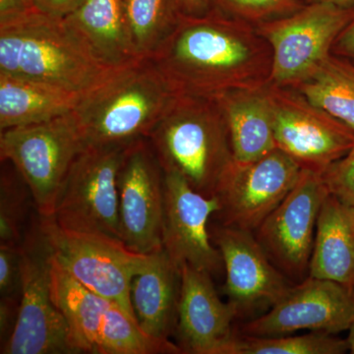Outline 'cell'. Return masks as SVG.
Segmentation results:
<instances>
[{
    "label": "cell",
    "mask_w": 354,
    "mask_h": 354,
    "mask_svg": "<svg viewBox=\"0 0 354 354\" xmlns=\"http://www.w3.org/2000/svg\"><path fill=\"white\" fill-rule=\"evenodd\" d=\"M23 0H0V21L10 19L30 10Z\"/></svg>",
    "instance_id": "35"
},
{
    "label": "cell",
    "mask_w": 354,
    "mask_h": 354,
    "mask_svg": "<svg viewBox=\"0 0 354 354\" xmlns=\"http://www.w3.org/2000/svg\"><path fill=\"white\" fill-rule=\"evenodd\" d=\"M178 94L151 58H142L83 95L73 113L88 146H129L149 138Z\"/></svg>",
    "instance_id": "3"
},
{
    "label": "cell",
    "mask_w": 354,
    "mask_h": 354,
    "mask_svg": "<svg viewBox=\"0 0 354 354\" xmlns=\"http://www.w3.org/2000/svg\"></svg>",
    "instance_id": "40"
},
{
    "label": "cell",
    "mask_w": 354,
    "mask_h": 354,
    "mask_svg": "<svg viewBox=\"0 0 354 354\" xmlns=\"http://www.w3.org/2000/svg\"><path fill=\"white\" fill-rule=\"evenodd\" d=\"M211 237L223 256L227 274L223 291L237 317L271 308L292 286L272 264L253 232L218 225Z\"/></svg>",
    "instance_id": "16"
},
{
    "label": "cell",
    "mask_w": 354,
    "mask_h": 354,
    "mask_svg": "<svg viewBox=\"0 0 354 354\" xmlns=\"http://www.w3.org/2000/svg\"><path fill=\"white\" fill-rule=\"evenodd\" d=\"M20 245L0 244V297L20 300L22 290Z\"/></svg>",
    "instance_id": "31"
},
{
    "label": "cell",
    "mask_w": 354,
    "mask_h": 354,
    "mask_svg": "<svg viewBox=\"0 0 354 354\" xmlns=\"http://www.w3.org/2000/svg\"><path fill=\"white\" fill-rule=\"evenodd\" d=\"M87 147L73 111L0 134L1 162L13 164L31 191L37 213L44 218L53 216L65 178Z\"/></svg>",
    "instance_id": "5"
},
{
    "label": "cell",
    "mask_w": 354,
    "mask_h": 354,
    "mask_svg": "<svg viewBox=\"0 0 354 354\" xmlns=\"http://www.w3.org/2000/svg\"><path fill=\"white\" fill-rule=\"evenodd\" d=\"M181 267L164 248L151 254L148 265L132 279L130 298L140 327L160 339L176 333Z\"/></svg>",
    "instance_id": "18"
},
{
    "label": "cell",
    "mask_w": 354,
    "mask_h": 354,
    "mask_svg": "<svg viewBox=\"0 0 354 354\" xmlns=\"http://www.w3.org/2000/svg\"><path fill=\"white\" fill-rule=\"evenodd\" d=\"M302 169L278 148L249 162H232L214 196L220 225L255 232L288 196Z\"/></svg>",
    "instance_id": "11"
},
{
    "label": "cell",
    "mask_w": 354,
    "mask_h": 354,
    "mask_svg": "<svg viewBox=\"0 0 354 354\" xmlns=\"http://www.w3.org/2000/svg\"><path fill=\"white\" fill-rule=\"evenodd\" d=\"M41 221L58 262L77 281L135 317L130 298L132 279L148 265L151 254L135 252L108 235L64 230L41 216Z\"/></svg>",
    "instance_id": "9"
},
{
    "label": "cell",
    "mask_w": 354,
    "mask_h": 354,
    "mask_svg": "<svg viewBox=\"0 0 354 354\" xmlns=\"http://www.w3.org/2000/svg\"><path fill=\"white\" fill-rule=\"evenodd\" d=\"M305 3H313V2H321V3H330L333 6L342 7V8H353L354 0H304Z\"/></svg>",
    "instance_id": "37"
},
{
    "label": "cell",
    "mask_w": 354,
    "mask_h": 354,
    "mask_svg": "<svg viewBox=\"0 0 354 354\" xmlns=\"http://www.w3.org/2000/svg\"><path fill=\"white\" fill-rule=\"evenodd\" d=\"M164 172L165 250L179 267L188 264L211 276L221 274L223 256L208 230L209 218L220 211L218 198L197 192L176 172Z\"/></svg>",
    "instance_id": "15"
},
{
    "label": "cell",
    "mask_w": 354,
    "mask_h": 354,
    "mask_svg": "<svg viewBox=\"0 0 354 354\" xmlns=\"http://www.w3.org/2000/svg\"><path fill=\"white\" fill-rule=\"evenodd\" d=\"M354 131V64L330 53L313 75L293 88Z\"/></svg>",
    "instance_id": "24"
},
{
    "label": "cell",
    "mask_w": 354,
    "mask_h": 354,
    "mask_svg": "<svg viewBox=\"0 0 354 354\" xmlns=\"http://www.w3.org/2000/svg\"><path fill=\"white\" fill-rule=\"evenodd\" d=\"M82 95L0 73V130L28 127L72 113Z\"/></svg>",
    "instance_id": "23"
},
{
    "label": "cell",
    "mask_w": 354,
    "mask_h": 354,
    "mask_svg": "<svg viewBox=\"0 0 354 354\" xmlns=\"http://www.w3.org/2000/svg\"><path fill=\"white\" fill-rule=\"evenodd\" d=\"M308 277L354 288V207L332 194L319 213Z\"/></svg>",
    "instance_id": "20"
},
{
    "label": "cell",
    "mask_w": 354,
    "mask_h": 354,
    "mask_svg": "<svg viewBox=\"0 0 354 354\" xmlns=\"http://www.w3.org/2000/svg\"><path fill=\"white\" fill-rule=\"evenodd\" d=\"M86 0H32V6L39 12L50 17L64 19L75 12Z\"/></svg>",
    "instance_id": "33"
},
{
    "label": "cell",
    "mask_w": 354,
    "mask_h": 354,
    "mask_svg": "<svg viewBox=\"0 0 354 354\" xmlns=\"http://www.w3.org/2000/svg\"><path fill=\"white\" fill-rule=\"evenodd\" d=\"M31 191L17 171H2L0 181V244L20 245L26 234Z\"/></svg>",
    "instance_id": "28"
},
{
    "label": "cell",
    "mask_w": 354,
    "mask_h": 354,
    "mask_svg": "<svg viewBox=\"0 0 354 354\" xmlns=\"http://www.w3.org/2000/svg\"><path fill=\"white\" fill-rule=\"evenodd\" d=\"M277 148L302 169L322 174L348 153L354 131L293 88L268 85Z\"/></svg>",
    "instance_id": "10"
},
{
    "label": "cell",
    "mask_w": 354,
    "mask_h": 354,
    "mask_svg": "<svg viewBox=\"0 0 354 354\" xmlns=\"http://www.w3.org/2000/svg\"><path fill=\"white\" fill-rule=\"evenodd\" d=\"M127 147L88 146L78 156L50 218L58 227L121 241L118 174Z\"/></svg>",
    "instance_id": "8"
},
{
    "label": "cell",
    "mask_w": 354,
    "mask_h": 354,
    "mask_svg": "<svg viewBox=\"0 0 354 354\" xmlns=\"http://www.w3.org/2000/svg\"><path fill=\"white\" fill-rule=\"evenodd\" d=\"M322 176L330 194L354 207V143L348 153L330 165Z\"/></svg>",
    "instance_id": "30"
},
{
    "label": "cell",
    "mask_w": 354,
    "mask_h": 354,
    "mask_svg": "<svg viewBox=\"0 0 354 354\" xmlns=\"http://www.w3.org/2000/svg\"><path fill=\"white\" fill-rule=\"evenodd\" d=\"M348 351L346 339L327 333L279 337L237 334L232 354H342Z\"/></svg>",
    "instance_id": "27"
},
{
    "label": "cell",
    "mask_w": 354,
    "mask_h": 354,
    "mask_svg": "<svg viewBox=\"0 0 354 354\" xmlns=\"http://www.w3.org/2000/svg\"><path fill=\"white\" fill-rule=\"evenodd\" d=\"M329 194L322 174L302 169L288 196L254 232L272 264L291 283L309 276L317 221Z\"/></svg>",
    "instance_id": "12"
},
{
    "label": "cell",
    "mask_w": 354,
    "mask_h": 354,
    "mask_svg": "<svg viewBox=\"0 0 354 354\" xmlns=\"http://www.w3.org/2000/svg\"><path fill=\"white\" fill-rule=\"evenodd\" d=\"M22 290L17 325L1 354L73 353L68 328L51 297L53 252L41 227V216L26 230L20 245Z\"/></svg>",
    "instance_id": "6"
},
{
    "label": "cell",
    "mask_w": 354,
    "mask_h": 354,
    "mask_svg": "<svg viewBox=\"0 0 354 354\" xmlns=\"http://www.w3.org/2000/svg\"><path fill=\"white\" fill-rule=\"evenodd\" d=\"M123 18L136 57L152 58L183 12L177 0H121Z\"/></svg>",
    "instance_id": "25"
},
{
    "label": "cell",
    "mask_w": 354,
    "mask_h": 354,
    "mask_svg": "<svg viewBox=\"0 0 354 354\" xmlns=\"http://www.w3.org/2000/svg\"><path fill=\"white\" fill-rule=\"evenodd\" d=\"M353 18L354 7L313 2L257 26L272 50L270 83L295 88L309 79L332 53L335 39Z\"/></svg>",
    "instance_id": "7"
},
{
    "label": "cell",
    "mask_w": 354,
    "mask_h": 354,
    "mask_svg": "<svg viewBox=\"0 0 354 354\" xmlns=\"http://www.w3.org/2000/svg\"><path fill=\"white\" fill-rule=\"evenodd\" d=\"M353 319L354 288L307 277L269 312L242 325L241 334L279 337L308 330L335 335L348 330Z\"/></svg>",
    "instance_id": "14"
},
{
    "label": "cell",
    "mask_w": 354,
    "mask_h": 354,
    "mask_svg": "<svg viewBox=\"0 0 354 354\" xmlns=\"http://www.w3.org/2000/svg\"><path fill=\"white\" fill-rule=\"evenodd\" d=\"M268 85L214 97L225 118L235 162H253L277 149Z\"/></svg>",
    "instance_id": "19"
},
{
    "label": "cell",
    "mask_w": 354,
    "mask_h": 354,
    "mask_svg": "<svg viewBox=\"0 0 354 354\" xmlns=\"http://www.w3.org/2000/svg\"><path fill=\"white\" fill-rule=\"evenodd\" d=\"M118 70L99 62L64 19L32 8L0 21L1 74L83 97Z\"/></svg>",
    "instance_id": "2"
},
{
    "label": "cell",
    "mask_w": 354,
    "mask_h": 354,
    "mask_svg": "<svg viewBox=\"0 0 354 354\" xmlns=\"http://www.w3.org/2000/svg\"><path fill=\"white\" fill-rule=\"evenodd\" d=\"M181 12L186 15H202L211 9V0H177Z\"/></svg>",
    "instance_id": "36"
},
{
    "label": "cell",
    "mask_w": 354,
    "mask_h": 354,
    "mask_svg": "<svg viewBox=\"0 0 354 354\" xmlns=\"http://www.w3.org/2000/svg\"><path fill=\"white\" fill-rule=\"evenodd\" d=\"M332 53L354 64V18L335 39Z\"/></svg>",
    "instance_id": "34"
},
{
    "label": "cell",
    "mask_w": 354,
    "mask_h": 354,
    "mask_svg": "<svg viewBox=\"0 0 354 354\" xmlns=\"http://www.w3.org/2000/svg\"><path fill=\"white\" fill-rule=\"evenodd\" d=\"M64 20L106 66L120 69L140 59L128 36L121 0H86Z\"/></svg>",
    "instance_id": "22"
},
{
    "label": "cell",
    "mask_w": 354,
    "mask_h": 354,
    "mask_svg": "<svg viewBox=\"0 0 354 354\" xmlns=\"http://www.w3.org/2000/svg\"><path fill=\"white\" fill-rule=\"evenodd\" d=\"M20 300L0 297V341L1 344L8 341L12 335L18 317H19Z\"/></svg>",
    "instance_id": "32"
},
{
    "label": "cell",
    "mask_w": 354,
    "mask_h": 354,
    "mask_svg": "<svg viewBox=\"0 0 354 354\" xmlns=\"http://www.w3.org/2000/svg\"><path fill=\"white\" fill-rule=\"evenodd\" d=\"M26 6L29 7V8H34V6H32V0H23Z\"/></svg>",
    "instance_id": "39"
},
{
    "label": "cell",
    "mask_w": 354,
    "mask_h": 354,
    "mask_svg": "<svg viewBox=\"0 0 354 354\" xmlns=\"http://www.w3.org/2000/svg\"><path fill=\"white\" fill-rule=\"evenodd\" d=\"M178 344L145 332L136 318L118 304L106 310L97 354H181Z\"/></svg>",
    "instance_id": "26"
},
{
    "label": "cell",
    "mask_w": 354,
    "mask_h": 354,
    "mask_svg": "<svg viewBox=\"0 0 354 354\" xmlns=\"http://www.w3.org/2000/svg\"><path fill=\"white\" fill-rule=\"evenodd\" d=\"M51 297L64 316L73 353H95L106 310L113 302L77 281L53 256L50 270Z\"/></svg>",
    "instance_id": "21"
},
{
    "label": "cell",
    "mask_w": 354,
    "mask_h": 354,
    "mask_svg": "<svg viewBox=\"0 0 354 354\" xmlns=\"http://www.w3.org/2000/svg\"><path fill=\"white\" fill-rule=\"evenodd\" d=\"M151 59L180 94L215 97L271 80L272 50L257 28L213 7L202 15L181 14Z\"/></svg>",
    "instance_id": "1"
},
{
    "label": "cell",
    "mask_w": 354,
    "mask_h": 354,
    "mask_svg": "<svg viewBox=\"0 0 354 354\" xmlns=\"http://www.w3.org/2000/svg\"><path fill=\"white\" fill-rule=\"evenodd\" d=\"M236 310L218 297L211 274L181 266V290L176 333L177 344L187 354H232L237 333Z\"/></svg>",
    "instance_id": "17"
},
{
    "label": "cell",
    "mask_w": 354,
    "mask_h": 354,
    "mask_svg": "<svg viewBox=\"0 0 354 354\" xmlns=\"http://www.w3.org/2000/svg\"><path fill=\"white\" fill-rule=\"evenodd\" d=\"M118 189L121 241L146 255L164 248L165 172L148 139L127 147Z\"/></svg>",
    "instance_id": "13"
},
{
    "label": "cell",
    "mask_w": 354,
    "mask_h": 354,
    "mask_svg": "<svg viewBox=\"0 0 354 354\" xmlns=\"http://www.w3.org/2000/svg\"><path fill=\"white\" fill-rule=\"evenodd\" d=\"M346 342H348V351H351V353L354 354V319L348 329V339H346Z\"/></svg>",
    "instance_id": "38"
},
{
    "label": "cell",
    "mask_w": 354,
    "mask_h": 354,
    "mask_svg": "<svg viewBox=\"0 0 354 354\" xmlns=\"http://www.w3.org/2000/svg\"><path fill=\"white\" fill-rule=\"evenodd\" d=\"M304 3V0H211L213 8L255 27L290 15Z\"/></svg>",
    "instance_id": "29"
},
{
    "label": "cell",
    "mask_w": 354,
    "mask_h": 354,
    "mask_svg": "<svg viewBox=\"0 0 354 354\" xmlns=\"http://www.w3.org/2000/svg\"><path fill=\"white\" fill-rule=\"evenodd\" d=\"M164 171L183 176L193 189L214 196L234 162L227 124L214 97H174L148 138Z\"/></svg>",
    "instance_id": "4"
}]
</instances>
